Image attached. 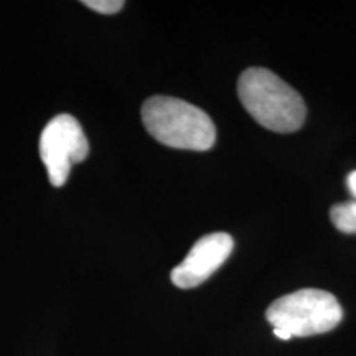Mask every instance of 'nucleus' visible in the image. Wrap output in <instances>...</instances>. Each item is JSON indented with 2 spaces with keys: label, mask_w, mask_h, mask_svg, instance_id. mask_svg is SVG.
Segmentation results:
<instances>
[{
  "label": "nucleus",
  "mask_w": 356,
  "mask_h": 356,
  "mask_svg": "<svg viewBox=\"0 0 356 356\" xmlns=\"http://www.w3.org/2000/svg\"><path fill=\"white\" fill-rule=\"evenodd\" d=\"M238 95L244 109L269 131L296 132L305 121V102L302 96L269 70L244 71L238 81Z\"/></svg>",
  "instance_id": "obj_1"
},
{
  "label": "nucleus",
  "mask_w": 356,
  "mask_h": 356,
  "mask_svg": "<svg viewBox=\"0 0 356 356\" xmlns=\"http://www.w3.org/2000/svg\"><path fill=\"white\" fill-rule=\"evenodd\" d=\"M346 186H348L350 193L355 197V202H356V170L351 172L348 178H346Z\"/></svg>",
  "instance_id": "obj_8"
},
{
  "label": "nucleus",
  "mask_w": 356,
  "mask_h": 356,
  "mask_svg": "<svg viewBox=\"0 0 356 356\" xmlns=\"http://www.w3.org/2000/svg\"><path fill=\"white\" fill-rule=\"evenodd\" d=\"M266 318L291 337H310L333 330L343 318V309L330 292L302 289L273 302Z\"/></svg>",
  "instance_id": "obj_3"
},
{
  "label": "nucleus",
  "mask_w": 356,
  "mask_h": 356,
  "mask_svg": "<svg viewBox=\"0 0 356 356\" xmlns=\"http://www.w3.org/2000/svg\"><path fill=\"white\" fill-rule=\"evenodd\" d=\"M83 6H86L91 10L106 13V15H113L122 10L124 2L122 0H84Z\"/></svg>",
  "instance_id": "obj_7"
},
{
  "label": "nucleus",
  "mask_w": 356,
  "mask_h": 356,
  "mask_svg": "<svg viewBox=\"0 0 356 356\" xmlns=\"http://www.w3.org/2000/svg\"><path fill=\"white\" fill-rule=\"evenodd\" d=\"M233 248L234 241L228 233L203 236L193 244L181 264L172 270V282L180 289L198 287L225 264Z\"/></svg>",
  "instance_id": "obj_5"
},
{
  "label": "nucleus",
  "mask_w": 356,
  "mask_h": 356,
  "mask_svg": "<svg viewBox=\"0 0 356 356\" xmlns=\"http://www.w3.org/2000/svg\"><path fill=\"white\" fill-rule=\"evenodd\" d=\"M332 222L345 234H356V202L338 203L330 211Z\"/></svg>",
  "instance_id": "obj_6"
},
{
  "label": "nucleus",
  "mask_w": 356,
  "mask_h": 356,
  "mask_svg": "<svg viewBox=\"0 0 356 356\" xmlns=\"http://www.w3.org/2000/svg\"><path fill=\"white\" fill-rule=\"evenodd\" d=\"M142 122L155 140L172 149L203 152L216 140L210 115L178 97H149L142 106Z\"/></svg>",
  "instance_id": "obj_2"
},
{
  "label": "nucleus",
  "mask_w": 356,
  "mask_h": 356,
  "mask_svg": "<svg viewBox=\"0 0 356 356\" xmlns=\"http://www.w3.org/2000/svg\"><path fill=\"white\" fill-rule=\"evenodd\" d=\"M88 155V137L73 115L60 114L44 126L40 137V157L53 186H63L73 163L83 162Z\"/></svg>",
  "instance_id": "obj_4"
}]
</instances>
